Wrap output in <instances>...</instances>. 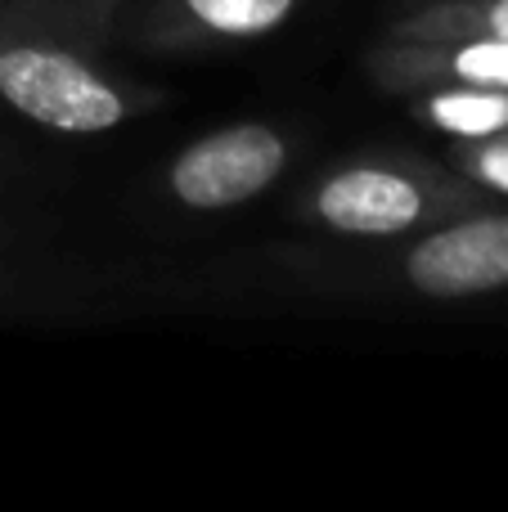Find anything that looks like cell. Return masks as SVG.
<instances>
[{
  "label": "cell",
  "instance_id": "cell-3",
  "mask_svg": "<svg viewBox=\"0 0 508 512\" xmlns=\"http://www.w3.org/2000/svg\"><path fill=\"white\" fill-rule=\"evenodd\" d=\"M288 167V140L266 122H239L194 140L171 162V198L194 212H225L261 198Z\"/></svg>",
  "mask_w": 508,
  "mask_h": 512
},
{
  "label": "cell",
  "instance_id": "cell-5",
  "mask_svg": "<svg viewBox=\"0 0 508 512\" xmlns=\"http://www.w3.org/2000/svg\"><path fill=\"white\" fill-rule=\"evenodd\" d=\"M297 5L302 0H131L117 32L153 50H198L275 32Z\"/></svg>",
  "mask_w": 508,
  "mask_h": 512
},
{
  "label": "cell",
  "instance_id": "cell-6",
  "mask_svg": "<svg viewBox=\"0 0 508 512\" xmlns=\"http://www.w3.org/2000/svg\"><path fill=\"white\" fill-rule=\"evenodd\" d=\"M369 72L387 90H508V41H383L369 54Z\"/></svg>",
  "mask_w": 508,
  "mask_h": 512
},
{
  "label": "cell",
  "instance_id": "cell-8",
  "mask_svg": "<svg viewBox=\"0 0 508 512\" xmlns=\"http://www.w3.org/2000/svg\"><path fill=\"white\" fill-rule=\"evenodd\" d=\"M419 117L450 140H486L508 131V90H423Z\"/></svg>",
  "mask_w": 508,
  "mask_h": 512
},
{
  "label": "cell",
  "instance_id": "cell-4",
  "mask_svg": "<svg viewBox=\"0 0 508 512\" xmlns=\"http://www.w3.org/2000/svg\"><path fill=\"white\" fill-rule=\"evenodd\" d=\"M419 297L459 301L508 288V212H464L423 234L401 261Z\"/></svg>",
  "mask_w": 508,
  "mask_h": 512
},
{
  "label": "cell",
  "instance_id": "cell-1",
  "mask_svg": "<svg viewBox=\"0 0 508 512\" xmlns=\"http://www.w3.org/2000/svg\"><path fill=\"white\" fill-rule=\"evenodd\" d=\"M126 5L131 0H0V99L63 135L131 122L140 95L104 72Z\"/></svg>",
  "mask_w": 508,
  "mask_h": 512
},
{
  "label": "cell",
  "instance_id": "cell-9",
  "mask_svg": "<svg viewBox=\"0 0 508 512\" xmlns=\"http://www.w3.org/2000/svg\"><path fill=\"white\" fill-rule=\"evenodd\" d=\"M455 171H464L468 180L486 189L508 194V135H486V140H455L450 149Z\"/></svg>",
  "mask_w": 508,
  "mask_h": 512
},
{
  "label": "cell",
  "instance_id": "cell-7",
  "mask_svg": "<svg viewBox=\"0 0 508 512\" xmlns=\"http://www.w3.org/2000/svg\"><path fill=\"white\" fill-rule=\"evenodd\" d=\"M468 36H500L508 41V0H432L419 14L392 23L387 41H468Z\"/></svg>",
  "mask_w": 508,
  "mask_h": 512
},
{
  "label": "cell",
  "instance_id": "cell-2",
  "mask_svg": "<svg viewBox=\"0 0 508 512\" xmlns=\"http://www.w3.org/2000/svg\"><path fill=\"white\" fill-rule=\"evenodd\" d=\"M468 207L473 194L464 180H450L428 162H356L324 176L311 194L315 221L356 239H401Z\"/></svg>",
  "mask_w": 508,
  "mask_h": 512
},
{
  "label": "cell",
  "instance_id": "cell-10",
  "mask_svg": "<svg viewBox=\"0 0 508 512\" xmlns=\"http://www.w3.org/2000/svg\"><path fill=\"white\" fill-rule=\"evenodd\" d=\"M504 135H508V131H504Z\"/></svg>",
  "mask_w": 508,
  "mask_h": 512
}]
</instances>
